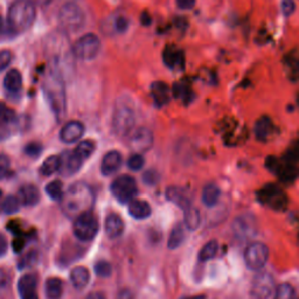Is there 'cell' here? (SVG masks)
Instances as JSON below:
<instances>
[{
    "label": "cell",
    "instance_id": "6da1fadb",
    "mask_svg": "<svg viewBox=\"0 0 299 299\" xmlns=\"http://www.w3.org/2000/svg\"><path fill=\"white\" fill-rule=\"evenodd\" d=\"M42 91L57 120H62L67 111L66 84L59 66L53 64L42 81Z\"/></svg>",
    "mask_w": 299,
    "mask_h": 299
},
{
    "label": "cell",
    "instance_id": "7a4b0ae2",
    "mask_svg": "<svg viewBox=\"0 0 299 299\" xmlns=\"http://www.w3.org/2000/svg\"><path fill=\"white\" fill-rule=\"evenodd\" d=\"M95 203V194L91 187L84 182H75L64 192V195L61 200V206L68 218L76 219L77 216L91 211V207Z\"/></svg>",
    "mask_w": 299,
    "mask_h": 299
},
{
    "label": "cell",
    "instance_id": "3957f363",
    "mask_svg": "<svg viewBox=\"0 0 299 299\" xmlns=\"http://www.w3.org/2000/svg\"><path fill=\"white\" fill-rule=\"evenodd\" d=\"M37 10L32 0H16L7 13V30L11 35L27 32L34 24Z\"/></svg>",
    "mask_w": 299,
    "mask_h": 299
},
{
    "label": "cell",
    "instance_id": "277c9868",
    "mask_svg": "<svg viewBox=\"0 0 299 299\" xmlns=\"http://www.w3.org/2000/svg\"><path fill=\"white\" fill-rule=\"evenodd\" d=\"M59 24L68 33L78 32L85 24V13L82 7L75 2L63 4L59 11Z\"/></svg>",
    "mask_w": 299,
    "mask_h": 299
},
{
    "label": "cell",
    "instance_id": "5b68a950",
    "mask_svg": "<svg viewBox=\"0 0 299 299\" xmlns=\"http://www.w3.org/2000/svg\"><path fill=\"white\" fill-rule=\"evenodd\" d=\"M135 111L128 102H118L113 115V129L118 136H128L135 127Z\"/></svg>",
    "mask_w": 299,
    "mask_h": 299
},
{
    "label": "cell",
    "instance_id": "8992f818",
    "mask_svg": "<svg viewBox=\"0 0 299 299\" xmlns=\"http://www.w3.org/2000/svg\"><path fill=\"white\" fill-rule=\"evenodd\" d=\"M74 234L80 241L89 242L93 240L99 230L98 218L92 213L91 211L77 216L74 221Z\"/></svg>",
    "mask_w": 299,
    "mask_h": 299
},
{
    "label": "cell",
    "instance_id": "52a82bcc",
    "mask_svg": "<svg viewBox=\"0 0 299 299\" xmlns=\"http://www.w3.org/2000/svg\"><path fill=\"white\" fill-rule=\"evenodd\" d=\"M99 50L101 40L99 38L93 33L82 35L73 46L74 56L82 61H91L96 59Z\"/></svg>",
    "mask_w": 299,
    "mask_h": 299
},
{
    "label": "cell",
    "instance_id": "ba28073f",
    "mask_svg": "<svg viewBox=\"0 0 299 299\" xmlns=\"http://www.w3.org/2000/svg\"><path fill=\"white\" fill-rule=\"evenodd\" d=\"M111 193L121 204H129L137 195L136 180L130 175H120L111 183Z\"/></svg>",
    "mask_w": 299,
    "mask_h": 299
},
{
    "label": "cell",
    "instance_id": "9c48e42d",
    "mask_svg": "<svg viewBox=\"0 0 299 299\" xmlns=\"http://www.w3.org/2000/svg\"><path fill=\"white\" fill-rule=\"evenodd\" d=\"M269 248L262 242H253L247 247L244 251V261L248 269L253 271H259L264 268L269 259Z\"/></svg>",
    "mask_w": 299,
    "mask_h": 299
},
{
    "label": "cell",
    "instance_id": "30bf717a",
    "mask_svg": "<svg viewBox=\"0 0 299 299\" xmlns=\"http://www.w3.org/2000/svg\"><path fill=\"white\" fill-rule=\"evenodd\" d=\"M129 147L135 153H144L152 147L153 135L150 129L147 128H137L133 129L129 133Z\"/></svg>",
    "mask_w": 299,
    "mask_h": 299
},
{
    "label": "cell",
    "instance_id": "8fae6325",
    "mask_svg": "<svg viewBox=\"0 0 299 299\" xmlns=\"http://www.w3.org/2000/svg\"><path fill=\"white\" fill-rule=\"evenodd\" d=\"M275 290V279L268 272H261L251 282L250 293L254 299H269Z\"/></svg>",
    "mask_w": 299,
    "mask_h": 299
},
{
    "label": "cell",
    "instance_id": "7c38bea8",
    "mask_svg": "<svg viewBox=\"0 0 299 299\" xmlns=\"http://www.w3.org/2000/svg\"><path fill=\"white\" fill-rule=\"evenodd\" d=\"M17 124V115L14 110L0 102V140L5 139L13 132Z\"/></svg>",
    "mask_w": 299,
    "mask_h": 299
},
{
    "label": "cell",
    "instance_id": "4fadbf2b",
    "mask_svg": "<svg viewBox=\"0 0 299 299\" xmlns=\"http://www.w3.org/2000/svg\"><path fill=\"white\" fill-rule=\"evenodd\" d=\"M61 166L60 171L61 174L69 176L73 175L75 173L81 170L82 165H83L84 161L81 159L80 157L75 153V151H66L61 154Z\"/></svg>",
    "mask_w": 299,
    "mask_h": 299
},
{
    "label": "cell",
    "instance_id": "5bb4252c",
    "mask_svg": "<svg viewBox=\"0 0 299 299\" xmlns=\"http://www.w3.org/2000/svg\"><path fill=\"white\" fill-rule=\"evenodd\" d=\"M84 125L78 121H70L64 125L60 132V139L66 144L77 142L84 135Z\"/></svg>",
    "mask_w": 299,
    "mask_h": 299
},
{
    "label": "cell",
    "instance_id": "9a60e30c",
    "mask_svg": "<svg viewBox=\"0 0 299 299\" xmlns=\"http://www.w3.org/2000/svg\"><path fill=\"white\" fill-rule=\"evenodd\" d=\"M122 165V154L118 151H109L104 154L102 163H101V173L104 176L114 174L120 170Z\"/></svg>",
    "mask_w": 299,
    "mask_h": 299
},
{
    "label": "cell",
    "instance_id": "2e32d148",
    "mask_svg": "<svg viewBox=\"0 0 299 299\" xmlns=\"http://www.w3.org/2000/svg\"><path fill=\"white\" fill-rule=\"evenodd\" d=\"M18 197L24 206H35L40 201V190L37 186L27 183V185L20 187L19 192H18Z\"/></svg>",
    "mask_w": 299,
    "mask_h": 299
},
{
    "label": "cell",
    "instance_id": "e0dca14e",
    "mask_svg": "<svg viewBox=\"0 0 299 299\" xmlns=\"http://www.w3.org/2000/svg\"><path fill=\"white\" fill-rule=\"evenodd\" d=\"M104 229L109 239H117L124 232V222L120 215L111 213L106 218Z\"/></svg>",
    "mask_w": 299,
    "mask_h": 299
},
{
    "label": "cell",
    "instance_id": "ac0fdd59",
    "mask_svg": "<svg viewBox=\"0 0 299 299\" xmlns=\"http://www.w3.org/2000/svg\"><path fill=\"white\" fill-rule=\"evenodd\" d=\"M128 206H129L130 215L137 220H144L149 218L151 213H152L151 206L145 200L133 199L128 204Z\"/></svg>",
    "mask_w": 299,
    "mask_h": 299
},
{
    "label": "cell",
    "instance_id": "d6986e66",
    "mask_svg": "<svg viewBox=\"0 0 299 299\" xmlns=\"http://www.w3.org/2000/svg\"><path fill=\"white\" fill-rule=\"evenodd\" d=\"M23 86V75L18 69H11L4 78V88L7 92L17 93Z\"/></svg>",
    "mask_w": 299,
    "mask_h": 299
},
{
    "label": "cell",
    "instance_id": "ffe728a7",
    "mask_svg": "<svg viewBox=\"0 0 299 299\" xmlns=\"http://www.w3.org/2000/svg\"><path fill=\"white\" fill-rule=\"evenodd\" d=\"M70 280L75 289H84L90 282V272L85 266H75L70 271Z\"/></svg>",
    "mask_w": 299,
    "mask_h": 299
},
{
    "label": "cell",
    "instance_id": "44dd1931",
    "mask_svg": "<svg viewBox=\"0 0 299 299\" xmlns=\"http://www.w3.org/2000/svg\"><path fill=\"white\" fill-rule=\"evenodd\" d=\"M166 197L171 201V203H174L175 205H178V206L180 208H182L183 211H185L186 208H188L189 206H192V205H190L189 197L187 196L185 190L179 188V187H168L166 190Z\"/></svg>",
    "mask_w": 299,
    "mask_h": 299
},
{
    "label": "cell",
    "instance_id": "7402d4cb",
    "mask_svg": "<svg viewBox=\"0 0 299 299\" xmlns=\"http://www.w3.org/2000/svg\"><path fill=\"white\" fill-rule=\"evenodd\" d=\"M220 196H221V190L214 183H208L205 186L203 194H201L203 203L207 207H214L219 203Z\"/></svg>",
    "mask_w": 299,
    "mask_h": 299
},
{
    "label": "cell",
    "instance_id": "603a6c76",
    "mask_svg": "<svg viewBox=\"0 0 299 299\" xmlns=\"http://www.w3.org/2000/svg\"><path fill=\"white\" fill-rule=\"evenodd\" d=\"M46 296L48 299H60L63 293V283L60 278L52 277L46 280Z\"/></svg>",
    "mask_w": 299,
    "mask_h": 299
},
{
    "label": "cell",
    "instance_id": "cb8c5ba5",
    "mask_svg": "<svg viewBox=\"0 0 299 299\" xmlns=\"http://www.w3.org/2000/svg\"><path fill=\"white\" fill-rule=\"evenodd\" d=\"M37 285H38L37 276L33 275V273L24 275L19 279V282H18V291H19L20 297L24 296V294L35 292V291H37Z\"/></svg>",
    "mask_w": 299,
    "mask_h": 299
},
{
    "label": "cell",
    "instance_id": "d4e9b609",
    "mask_svg": "<svg viewBox=\"0 0 299 299\" xmlns=\"http://www.w3.org/2000/svg\"><path fill=\"white\" fill-rule=\"evenodd\" d=\"M183 240H185V226L181 222H178L173 226L170 237H168L167 246L170 249H176L181 246Z\"/></svg>",
    "mask_w": 299,
    "mask_h": 299
},
{
    "label": "cell",
    "instance_id": "484cf974",
    "mask_svg": "<svg viewBox=\"0 0 299 299\" xmlns=\"http://www.w3.org/2000/svg\"><path fill=\"white\" fill-rule=\"evenodd\" d=\"M234 233H235L236 236L239 237H248L251 235V229H253V222H251L250 219L244 218V216H241V218H237L236 221L234 222L233 225Z\"/></svg>",
    "mask_w": 299,
    "mask_h": 299
},
{
    "label": "cell",
    "instance_id": "4316f807",
    "mask_svg": "<svg viewBox=\"0 0 299 299\" xmlns=\"http://www.w3.org/2000/svg\"><path fill=\"white\" fill-rule=\"evenodd\" d=\"M183 220H185V226L189 230H196L201 223V214L199 210L193 206L186 208Z\"/></svg>",
    "mask_w": 299,
    "mask_h": 299
},
{
    "label": "cell",
    "instance_id": "83f0119b",
    "mask_svg": "<svg viewBox=\"0 0 299 299\" xmlns=\"http://www.w3.org/2000/svg\"><path fill=\"white\" fill-rule=\"evenodd\" d=\"M152 97L158 106H163L168 101V88L163 82H154L151 86Z\"/></svg>",
    "mask_w": 299,
    "mask_h": 299
},
{
    "label": "cell",
    "instance_id": "f1b7e54d",
    "mask_svg": "<svg viewBox=\"0 0 299 299\" xmlns=\"http://www.w3.org/2000/svg\"><path fill=\"white\" fill-rule=\"evenodd\" d=\"M61 166V157L60 156H50L43 161L40 167V174L43 176H50L54 173L60 171Z\"/></svg>",
    "mask_w": 299,
    "mask_h": 299
},
{
    "label": "cell",
    "instance_id": "f546056e",
    "mask_svg": "<svg viewBox=\"0 0 299 299\" xmlns=\"http://www.w3.org/2000/svg\"><path fill=\"white\" fill-rule=\"evenodd\" d=\"M95 150H96V143L91 139H86V140H82V142L75 147L74 151L82 160L85 161L86 159H89V158L92 156V153L95 152Z\"/></svg>",
    "mask_w": 299,
    "mask_h": 299
},
{
    "label": "cell",
    "instance_id": "4dcf8cb0",
    "mask_svg": "<svg viewBox=\"0 0 299 299\" xmlns=\"http://www.w3.org/2000/svg\"><path fill=\"white\" fill-rule=\"evenodd\" d=\"M218 249H219L218 241L212 240V241H210V242H207L199 251V261L207 262V261H210V259L214 258L216 253H218Z\"/></svg>",
    "mask_w": 299,
    "mask_h": 299
},
{
    "label": "cell",
    "instance_id": "1f68e13d",
    "mask_svg": "<svg viewBox=\"0 0 299 299\" xmlns=\"http://www.w3.org/2000/svg\"><path fill=\"white\" fill-rule=\"evenodd\" d=\"M109 21H110V30L113 31L114 33L121 34L128 31L129 19L127 17L122 16V14H117V16L110 18Z\"/></svg>",
    "mask_w": 299,
    "mask_h": 299
},
{
    "label": "cell",
    "instance_id": "d6a6232c",
    "mask_svg": "<svg viewBox=\"0 0 299 299\" xmlns=\"http://www.w3.org/2000/svg\"><path fill=\"white\" fill-rule=\"evenodd\" d=\"M46 193L50 199L55 201H61L64 195L63 192V183L60 180H54V181L49 182L46 186Z\"/></svg>",
    "mask_w": 299,
    "mask_h": 299
},
{
    "label": "cell",
    "instance_id": "836d02e7",
    "mask_svg": "<svg viewBox=\"0 0 299 299\" xmlns=\"http://www.w3.org/2000/svg\"><path fill=\"white\" fill-rule=\"evenodd\" d=\"M20 206H21V203H20L19 197L10 195V196L5 197V200L3 201L2 208H3V212L5 214H14L20 210Z\"/></svg>",
    "mask_w": 299,
    "mask_h": 299
},
{
    "label": "cell",
    "instance_id": "e575fe53",
    "mask_svg": "<svg viewBox=\"0 0 299 299\" xmlns=\"http://www.w3.org/2000/svg\"><path fill=\"white\" fill-rule=\"evenodd\" d=\"M273 299H297L296 290L290 284L284 283L277 287Z\"/></svg>",
    "mask_w": 299,
    "mask_h": 299
},
{
    "label": "cell",
    "instance_id": "d590c367",
    "mask_svg": "<svg viewBox=\"0 0 299 299\" xmlns=\"http://www.w3.org/2000/svg\"><path fill=\"white\" fill-rule=\"evenodd\" d=\"M144 164H145V160H144V157L140 153H133L128 159V166L131 171L142 170Z\"/></svg>",
    "mask_w": 299,
    "mask_h": 299
},
{
    "label": "cell",
    "instance_id": "8d00e7d4",
    "mask_svg": "<svg viewBox=\"0 0 299 299\" xmlns=\"http://www.w3.org/2000/svg\"><path fill=\"white\" fill-rule=\"evenodd\" d=\"M111 271H113V268H111L110 263H108L107 261H98L95 264V272L97 276L107 278L111 275Z\"/></svg>",
    "mask_w": 299,
    "mask_h": 299
},
{
    "label": "cell",
    "instance_id": "74e56055",
    "mask_svg": "<svg viewBox=\"0 0 299 299\" xmlns=\"http://www.w3.org/2000/svg\"><path fill=\"white\" fill-rule=\"evenodd\" d=\"M42 152V146L39 143H30L25 147V153L31 158H38Z\"/></svg>",
    "mask_w": 299,
    "mask_h": 299
},
{
    "label": "cell",
    "instance_id": "f35d334b",
    "mask_svg": "<svg viewBox=\"0 0 299 299\" xmlns=\"http://www.w3.org/2000/svg\"><path fill=\"white\" fill-rule=\"evenodd\" d=\"M13 54L9 49L0 50V73L6 69L10 66L11 61H12Z\"/></svg>",
    "mask_w": 299,
    "mask_h": 299
},
{
    "label": "cell",
    "instance_id": "ab89813d",
    "mask_svg": "<svg viewBox=\"0 0 299 299\" xmlns=\"http://www.w3.org/2000/svg\"><path fill=\"white\" fill-rule=\"evenodd\" d=\"M10 170V159L5 154H0V180L5 178Z\"/></svg>",
    "mask_w": 299,
    "mask_h": 299
},
{
    "label": "cell",
    "instance_id": "60d3db41",
    "mask_svg": "<svg viewBox=\"0 0 299 299\" xmlns=\"http://www.w3.org/2000/svg\"><path fill=\"white\" fill-rule=\"evenodd\" d=\"M158 179H159V175L154 171H147L145 174L143 175L144 182H146L147 185H156L158 182Z\"/></svg>",
    "mask_w": 299,
    "mask_h": 299
},
{
    "label": "cell",
    "instance_id": "b9f144b4",
    "mask_svg": "<svg viewBox=\"0 0 299 299\" xmlns=\"http://www.w3.org/2000/svg\"><path fill=\"white\" fill-rule=\"evenodd\" d=\"M117 299H135L132 291L129 289H123L121 290L117 294Z\"/></svg>",
    "mask_w": 299,
    "mask_h": 299
},
{
    "label": "cell",
    "instance_id": "7bdbcfd3",
    "mask_svg": "<svg viewBox=\"0 0 299 299\" xmlns=\"http://www.w3.org/2000/svg\"><path fill=\"white\" fill-rule=\"evenodd\" d=\"M7 240L5 239V236L0 233V257L4 256L7 253Z\"/></svg>",
    "mask_w": 299,
    "mask_h": 299
},
{
    "label": "cell",
    "instance_id": "ee69618b",
    "mask_svg": "<svg viewBox=\"0 0 299 299\" xmlns=\"http://www.w3.org/2000/svg\"><path fill=\"white\" fill-rule=\"evenodd\" d=\"M7 286V280H6V275L3 270H0V287L4 289V287Z\"/></svg>",
    "mask_w": 299,
    "mask_h": 299
},
{
    "label": "cell",
    "instance_id": "f6af8a7d",
    "mask_svg": "<svg viewBox=\"0 0 299 299\" xmlns=\"http://www.w3.org/2000/svg\"><path fill=\"white\" fill-rule=\"evenodd\" d=\"M192 0H178V4L179 6L183 7V9H186V7H190L192 6Z\"/></svg>",
    "mask_w": 299,
    "mask_h": 299
},
{
    "label": "cell",
    "instance_id": "bcb514c9",
    "mask_svg": "<svg viewBox=\"0 0 299 299\" xmlns=\"http://www.w3.org/2000/svg\"><path fill=\"white\" fill-rule=\"evenodd\" d=\"M86 299H106V297H104L103 294L99 292H92V293H90L88 297H86Z\"/></svg>",
    "mask_w": 299,
    "mask_h": 299
},
{
    "label": "cell",
    "instance_id": "7dc6e473",
    "mask_svg": "<svg viewBox=\"0 0 299 299\" xmlns=\"http://www.w3.org/2000/svg\"><path fill=\"white\" fill-rule=\"evenodd\" d=\"M150 21H151V20H150L149 13H147V12H144V13H143V16H142V24H143V25H146V26H147V25H150Z\"/></svg>",
    "mask_w": 299,
    "mask_h": 299
},
{
    "label": "cell",
    "instance_id": "c3c4849f",
    "mask_svg": "<svg viewBox=\"0 0 299 299\" xmlns=\"http://www.w3.org/2000/svg\"><path fill=\"white\" fill-rule=\"evenodd\" d=\"M20 298L21 299H39L38 294H37V291H35V292H32V293L24 294V296H21Z\"/></svg>",
    "mask_w": 299,
    "mask_h": 299
},
{
    "label": "cell",
    "instance_id": "681fc988",
    "mask_svg": "<svg viewBox=\"0 0 299 299\" xmlns=\"http://www.w3.org/2000/svg\"><path fill=\"white\" fill-rule=\"evenodd\" d=\"M34 2L37 4H39L40 6H47V5H49V4L52 3L53 0H34Z\"/></svg>",
    "mask_w": 299,
    "mask_h": 299
},
{
    "label": "cell",
    "instance_id": "f907efd6",
    "mask_svg": "<svg viewBox=\"0 0 299 299\" xmlns=\"http://www.w3.org/2000/svg\"><path fill=\"white\" fill-rule=\"evenodd\" d=\"M182 299H207V298H206V296H204V294H195V296L186 297V298H182Z\"/></svg>",
    "mask_w": 299,
    "mask_h": 299
},
{
    "label": "cell",
    "instance_id": "816d5d0a",
    "mask_svg": "<svg viewBox=\"0 0 299 299\" xmlns=\"http://www.w3.org/2000/svg\"><path fill=\"white\" fill-rule=\"evenodd\" d=\"M3 28V18H2V14H0V31H2Z\"/></svg>",
    "mask_w": 299,
    "mask_h": 299
}]
</instances>
